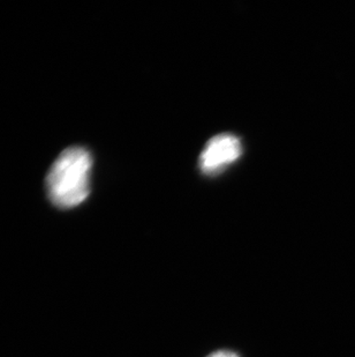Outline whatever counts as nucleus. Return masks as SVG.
I'll return each instance as SVG.
<instances>
[{
	"label": "nucleus",
	"mask_w": 355,
	"mask_h": 357,
	"mask_svg": "<svg viewBox=\"0 0 355 357\" xmlns=\"http://www.w3.org/2000/svg\"><path fill=\"white\" fill-rule=\"evenodd\" d=\"M90 153L72 147L58 156L47 177L49 198L59 208H72L84 202L90 192Z\"/></svg>",
	"instance_id": "f257e3e1"
},
{
	"label": "nucleus",
	"mask_w": 355,
	"mask_h": 357,
	"mask_svg": "<svg viewBox=\"0 0 355 357\" xmlns=\"http://www.w3.org/2000/svg\"><path fill=\"white\" fill-rule=\"evenodd\" d=\"M242 145L237 137L221 135L212 138L200 156V168L208 175L217 174L242 156Z\"/></svg>",
	"instance_id": "f03ea898"
},
{
	"label": "nucleus",
	"mask_w": 355,
	"mask_h": 357,
	"mask_svg": "<svg viewBox=\"0 0 355 357\" xmlns=\"http://www.w3.org/2000/svg\"><path fill=\"white\" fill-rule=\"evenodd\" d=\"M207 357H240L237 353L232 351H214Z\"/></svg>",
	"instance_id": "7ed1b4c3"
}]
</instances>
